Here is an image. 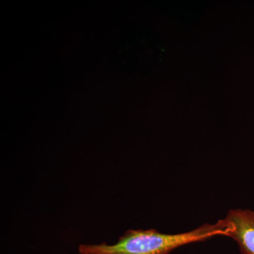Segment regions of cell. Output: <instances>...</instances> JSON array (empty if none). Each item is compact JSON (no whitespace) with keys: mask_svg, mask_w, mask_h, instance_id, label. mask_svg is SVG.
<instances>
[{"mask_svg":"<svg viewBox=\"0 0 254 254\" xmlns=\"http://www.w3.org/2000/svg\"><path fill=\"white\" fill-rule=\"evenodd\" d=\"M230 226L225 218L215 224H204L183 233H160L153 229L129 230L115 245H80V254H169L182 246L202 242L211 237L227 236Z\"/></svg>","mask_w":254,"mask_h":254,"instance_id":"1","label":"cell"},{"mask_svg":"<svg viewBox=\"0 0 254 254\" xmlns=\"http://www.w3.org/2000/svg\"><path fill=\"white\" fill-rule=\"evenodd\" d=\"M230 225L227 237L238 244L242 254H254V211L231 210L225 218Z\"/></svg>","mask_w":254,"mask_h":254,"instance_id":"2","label":"cell"}]
</instances>
